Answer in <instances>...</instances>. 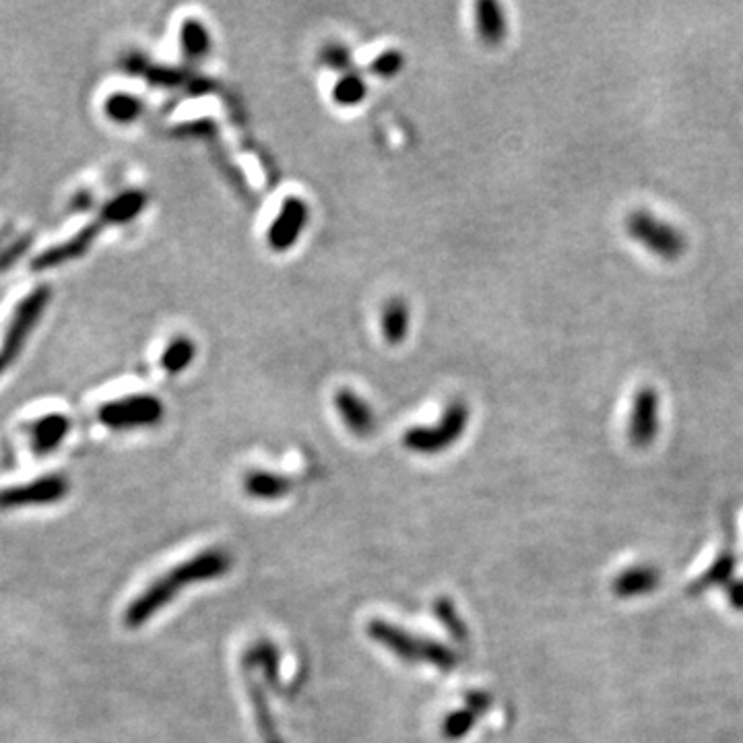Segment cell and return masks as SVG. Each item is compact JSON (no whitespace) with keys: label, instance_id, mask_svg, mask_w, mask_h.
<instances>
[{"label":"cell","instance_id":"cell-1","mask_svg":"<svg viewBox=\"0 0 743 743\" xmlns=\"http://www.w3.org/2000/svg\"><path fill=\"white\" fill-rule=\"evenodd\" d=\"M232 566L234 562L225 549L211 547L201 554H195L192 558L184 560L182 564L170 568L168 572L157 576L147 589H143L135 601L128 603L124 611L126 628H131V630L141 628L151 618H155L161 609L168 607L178 597L180 591L192 585L217 580L219 576L228 574Z\"/></svg>","mask_w":743,"mask_h":743},{"label":"cell","instance_id":"cell-2","mask_svg":"<svg viewBox=\"0 0 743 743\" xmlns=\"http://www.w3.org/2000/svg\"><path fill=\"white\" fill-rule=\"evenodd\" d=\"M368 636L403 663L432 665L440 671H450L457 665V655L452 653L448 646H442L440 642L428 640L424 636L411 634L401 626L389 624L384 620H372L368 624Z\"/></svg>","mask_w":743,"mask_h":743},{"label":"cell","instance_id":"cell-3","mask_svg":"<svg viewBox=\"0 0 743 743\" xmlns=\"http://www.w3.org/2000/svg\"><path fill=\"white\" fill-rule=\"evenodd\" d=\"M469 417L471 413L465 401H452L436 424L409 428L403 436V446L415 455H440L463 438Z\"/></svg>","mask_w":743,"mask_h":743},{"label":"cell","instance_id":"cell-4","mask_svg":"<svg viewBox=\"0 0 743 743\" xmlns=\"http://www.w3.org/2000/svg\"><path fill=\"white\" fill-rule=\"evenodd\" d=\"M626 230L632 240H636L655 256L665 258V261H677L688 248L686 236L673 228L671 223L657 219L651 211L638 209L630 213L626 219Z\"/></svg>","mask_w":743,"mask_h":743},{"label":"cell","instance_id":"cell-5","mask_svg":"<svg viewBox=\"0 0 743 743\" xmlns=\"http://www.w3.org/2000/svg\"><path fill=\"white\" fill-rule=\"evenodd\" d=\"M100 422L112 430H133L155 426L164 417V403L155 395H131L106 403L100 413Z\"/></svg>","mask_w":743,"mask_h":743},{"label":"cell","instance_id":"cell-6","mask_svg":"<svg viewBox=\"0 0 743 743\" xmlns=\"http://www.w3.org/2000/svg\"><path fill=\"white\" fill-rule=\"evenodd\" d=\"M50 300V289L48 287H38L36 292H31L15 310V316L11 320V325L5 333L3 347H0V374H3L15 358H19V353L27 341V337L34 331L38 325V320Z\"/></svg>","mask_w":743,"mask_h":743},{"label":"cell","instance_id":"cell-7","mask_svg":"<svg viewBox=\"0 0 743 743\" xmlns=\"http://www.w3.org/2000/svg\"><path fill=\"white\" fill-rule=\"evenodd\" d=\"M69 479L62 475H46L36 481L21 483L0 490V508H27V506H48L67 498Z\"/></svg>","mask_w":743,"mask_h":743},{"label":"cell","instance_id":"cell-8","mask_svg":"<svg viewBox=\"0 0 743 743\" xmlns=\"http://www.w3.org/2000/svg\"><path fill=\"white\" fill-rule=\"evenodd\" d=\"M310 221V207L300 197H287L277 213V217L271 221L267 242L275 252H287L292 250Z\"/></svg>","mask_w":743,"mask_h":743},{"label":"cell","instance_id":"cell-9","mask_svg":"<svg viewBox=\"0 0 743 743\" xmlns=\"http://www.w3.org/2000/svg\"><path fill=\"white\" fill-rule=\"evenodd\" d=\"M659 430V395L653 386H644L636 393L632 417H630V440L636 446L651 444Z\"/></svg>","mask_w":743,"mask_h":743},{"label":"cell","instance_id":"cell-10","mask_svg":"<svg viewBox=\"0 0 743 743\" xmlns=\"http://www.w3.org/2000/svg\"><path fill=\"white\" fill-rule=\"evenodd\" d=\"M335 407L347 430L360 438H368L376 430V413L372 405L351 389H339L335 393Z\"/></svg>","mask_w":743,"mask_h":743},{"label":"cell","instance_id":"cell-11","mask_svg":"<svg viewBox=\"0 0 743 743\" xmlns=\"http://www.w3.org/2000/svg\"><path fill=\"white\" fill-rule=\"evenodd\" d=\"M69 430H71V419L67 415L52 413V415L38 419V422L31 424L27 430L31 450H34L40 457L50 455V452H54L62 444V440L69 436Z\"/></svg>","mask_w":743,"mask_h":743},{"label":"cell","instance_id":"cell-12","mask_svg":"<svg viewBox=\"0 0 743 743\" xmlns=\"http://www.w3.org/2000/svg\"><path fill=\"white\" fill-rule=\"evenodd\" d=\"M473 11L479 40L488 46H500L508 36V21L502 5L496 0H479Z\"/></svg>","mask_w":743,"mask_h":743},{"label":"cell","instance_id":"cell-13","mask_svg":"<svg viewBox=\"0 0 743 743\" xmlns=\"http://www.w3.org/2000/svg\"><path fill=\"white\" fill-rule=\"evenodd\" d=\"M242 490L254 498V500H281L292 490V481L285 475L265 471V469H254L244 475L242 479Z\"/></svg>","mask_w":743,"mask_h":743},{"label":"cell","instance_id":"cell-14","mask_svg":"<svg viewBox=\"0 0 743 743\" xmlns=\"http://www.w3.org/2000/svg\"><path fill=\"white\" fill-rule=\"evenodd\" d=\"M102 221H98V223H91V225H87V228L81 232V234H77L73 240H69V242H64V244H60V246H56V248H52V250H48V252H44V254H40L38 258H36V265H34V269H50V267H58V265H62L64 261H73V258H77V256H81V254H85L87 252V248L91 246V242L95 240V236H98L100 234V230H102Z\"/></svg>","mask_w":743,"mask_h":743},{"label":"cell","instance_id":"cell-15","mask_svg":"<svg viewBox=\"0 0 743 743\" xmlns=\"http://www.w3.org/2000/svg\"><path fill=\"white\" fill-rule=\"evenodd\" d=\"M492 698L486 692H473L467 700L465 708H459L457 713H452L448 719L442 723V733L448 739H459L467 735L477 721V717L483 715V710L490 706Z\"/></svg>","mask_w":743,"mask_h":743},{"label":"cell","instance_id":"cell-16","mask_svg":"<svg viewBox=\"0 0 743 743\" xmlns=\"http://www.w3.org/2000/svg\"><path fill=\"white\" fill-rule=\"evenodd\" d=\"M380 325H382V337L386 343L399 345L407 339L409 325H411V312L409 306L403 298H391L382 308L380 316Z\"/></svg>","mask_w":743,"mask_h":743},{"label":"cell","instance_id":"cell-17","mask_svg":"<svg viewBox=\"0 0 743 743\" xmlns=\"http://www.w3.org/2000/svg\"><path fill=\"white\" fill-rule=\"evenodd\" d=\"M180 48L186 60L190 62H199L207 58L213 48L209 27L199 19H186L180 27Z\"/></svg>","mask_w":743,"mask_h":743},{"label":"cell","instance_id":"cell-18","mask_svg":"<svg viewBox=\"0 0 743 743\" xmlns=\"http://www.w3.org/2000/svg\"><path fill=\"white\" fill-rule=\"evenodd\" d=\"M147 205V195L141 190H128L124 192V195L116 197L114 201H110L104 211H102V223H114V225H120V223H126V221H133Z\"/></svg>","mask_w":743,"mask_h":743},{"label":"cell","instance_id":"cell-19","mask_svg":"<svg viewBox=\"0 0 743 743\" xmlns=\"http://www.w3.org/2000/svg\"><path fill=\"white\" fill-rule=\"evenodd\" d=\"M197 358V343L186 335H180L168 343V347L161 353V368L168 374H182L190 368V364Z\"/></svg>","mask_w":743,"mask_h":743},{"label":"cell","instance_id":"cell-20","mask_svg":"<svg viewBox=\"0 0 743 743\" xmlns=\"http://www.w3.org/2000/svg\"><path fill=\"white\" fill-rule=\"evenodd\" d=\"M366 95H368V83L362 75H358L355 71H349V73L341 75L339 81L333 87V100H335V104H339L343 108L360 106L366 100Z\"/></svg>","mask_w":743,"mask_h":743},{"label":"cell","instance_id":"cell-21","mask_svg":"<svg viewBox=\"0 0 743 743\" xmlns=\"http://www.w3.org/2000/svg\"><path fill=\"white\" fill-rule=\"evenodd\" d=\"M106 114L120 124H131L143 114V102L131 93H114L106 102Z\"/></svg>","mask_w":743,"mask_h":743},{"label":"cell","instance_id":"cell-22","mask_svg":"<svg viewBox=\"0 0 743 743\" xmlns=\"http://www.w3.org/2000/svg\"><path fill=\"white\" fill-rule=\"evenodd\" d=\"M318 58L322 62V67H327L331 71H337L341 75L353 71V54L341 42H329V44L322 46Z\"/></svg>","mask_w":743,"mask_h":743},{"label":"cell","instance_id":"cell-23","mask_svg":"<svg viewBox=\"0 0 743 743\" xmlns=\"http://www.w3.org/2000/svg\"><path fill=\"white\" fill-rule=\"evenodd\" d=\"M405 67V56L399 50H386L370 62V73L380 79H393Z\"/></svg>","mask_w":743,"mask_h":743},{"label":"cell","instance_id":"cell-24","mask_svg":"<svg viewBox=\"0 0 743 743\" xmlns=\"http://www.w3.org/2000/svg\"><path fill=\"white\" fill-rule=\"evenodd\" d=\"M145 75L151 81V85L164 87V89L182 87L188 81L186 71L184 69H176V67H149Z\"/></svg>","mask_w":743,"mask_h":743},{"label":"cell","instance_id":"cell-25","mask_svg":"<svg viewBox=\"0 0 743 743\" xmlns=\"http://www.w3.org/2000/svg\"><path fill=\"white\" fill-rule=\"evenodd\" d=\"M653 583V576L646 574V572H636V574H630L626 578L620 580V591L622 593H634V591H642V589H649Z\"/></svg>","mask_w":743,"mask_h":743}]
</instances>
